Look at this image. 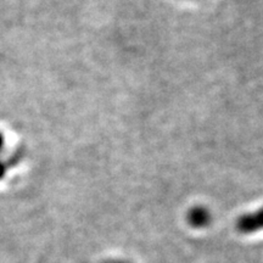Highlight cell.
Returning a JSON list of instances; mask_svg holds the SVG:
<instances>
[{"label": "cell", "mask_w": 263, "mask_h": 263, "mask_svg": "<svg viewBox=\"0 0 263 263\" xmlns=\"http://www.w3.org/2000/svg\"><path fill=\"white\" fill-rule=\"evenodd\" d=\"M236 229L242 234H251L263 230V207L240 216L236 221Z\"/></svg>", "instance_id": "cell-1"}, {"label": "cell", "mask_w": 263, "mask_h": 263, "mask_svg": "<svg viewBox=\"0 0 263 263\" xmlns=\"http://www.w3.org/2000/svg\"><path fill=\"white\" fill-rule=\"evenodd\" d=\"M212 215L205 206H195L188 212V222L194 228H205L211 223Z\"/></svg>", "instance_id": "cell-2"}, {"label": "cell", "mask_w": 263, "mask_h": 263, "mask_svg": "<svg viewBox=\"0 0 263 263\" xmlns=\"http://www.w3.org/2000/svg\"><path fill=\"white\" fill-rule=\"evenodd\" d=\"M105 263H130L128 261H124V259H108Z\"/></svg>", "instance_id": "cell-3"}]
</instances>
